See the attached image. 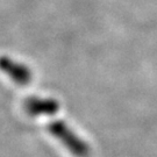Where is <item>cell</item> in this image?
Returning <instances> with one entry per match:
<instances>
[{"label": "cell", "instance_id": "obj_1", "mask_svg": "<svg viewBox=\"0 0 157 157\" xmlns=\"http://www.w3.org/2000/svg\"><path fill=\"white\" fill-rule=\"evenodd\" d=\"M47 128L49 133L56 137L72 155L77 157H87L90 155V146L83 139H80L64 121L54 120L47 126Z\"/></svg>", "mask_w": 157, "mask_h": 157}, {"label": "cell", "instance_id": "obj_3", "mask_svg": "<svg viewBox=\"0 0 157 157\" xmlns=\"http://www.w3.org/2000/svg\"><path fill=\"white\" fill-rule=\"evenodd\" d=\"M25 109L32 117L54 115L59 111V102L51 98L32 97L25 101Z\"/></svg>", "mask_w": 157, "mask_h": 157}, {"label": "cell", "instance_id": "obj_2", "mask_svg": "<svg viewBox=\"0 0 157 157\" xmlns=\"http://www.w3.org/2000/svg\"><path fill=\"white\" fill-rule=\"evenodd\" d=\"M0 70L19 85L29 84L33 78V72L27 65L15 62L8 56H0Z\"/></svg>", "mask_w": 157, "mask_h": 157}]
</instances>
